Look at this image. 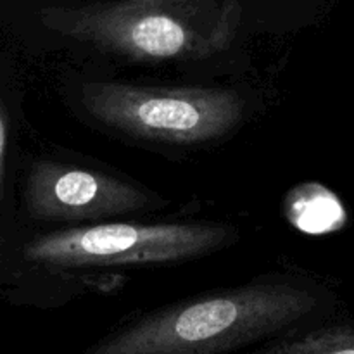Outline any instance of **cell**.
I'll return each mask as SVG.
<instances>
[{"label": "cell", "instance_id": "6da1fadb", "mask_svg": "<svg viewBox=\"0 0 354 354\" xmlns=\"http://www.w3.org/2000/svg\"><path fill=\"white\" fill-rule=\"evenodd\" d=\"M317 304L308 287L266 277L151 311L80 354H227L290 334Z\"/></svg>", "mask_w": 354, "mask_h": 354}, {"label": "cell", "instance_id": "7a4b0ae2", "mask_svg": "<svg viewBox=\"0 0 354 354\" xmlns=\"http://www.w3.org/2000/svg\"><path fill=\"white\" fill-rule=\"evenodd\" d=\"M239 17L237 0H113L48 9L44 23L130 61H196L230 47Z\"/></svg>", "mask_w": 354, "mask_h": 354}, {"label": "cell", "instance_id": "3957f363", "mask_svg": "<svg viewBox=\"0 0 354 354\" xmlns=\"http://www.w3.org/2000/svg\"><path fill=\"white\" fill-rule=\"evenodd\" d=\"M237 237V230L227 223L113 221L35 235L23 245V258L28 265L45 270V275H75L190 261L234 244Z\"/></svg>", "mask_w": 354, "mask_h": 354}, {"label": "cell", "instance_id": "277c9868", "mask_svg": "<svg viewBox=\"0 0 354 354\" xmlns=\"http://www.w3.org/2000/svg\"><path fill=\"white\" fill-rule=\"evenodd\" d=\"M86 116L135 140L196 145L234 133L245 120V100L228 88L147 86L86 82L80 88Z\"/></svg>", "mask_w": 354, "mask_h": 354}, {"label": "cell", "instance_id": "5b68a950", "mask_svg": "<svg viewBox=\"0 0 354 354\" xmlns=\"http://www.w3.org/2000/svg\"><path fill=\"white\" fill-rule=\"evenodd\" d=\"M24 203L35 220L83 227L154 209L161 199L118 176L44 159L28 173Z\"/></svg>", "mask_w": 354, "mask_h": 354}, {"label": "cell", "instance_id": "8992f818", "mask_svg": "<svg viewBox=\"0 0 354 354\" xmlns=\"http://www.w3.org/2000/svg\"><path fill=\"white\" fill-rule=\"evenodd\" d=\"M245 354H354V328H325L308 334L290 332Z\"/></svg>", "mask_w": 354, "mask_h": 354}, {"label": "cell", "instance_id": "52a82bcc", "mask_svg": "<svg viewBox=\"0 0 354 354\" xmlns=\"http://www.w3.org/2000/svg\"><path fill=\"white\" fill-rule=\"evenodd\" d=\"M7 151V120L3 113L2 100H0V194H2V180H3V161H6Z\"/></svg>", "mask_w": 354, "mask_h": 354}]
</instances>
